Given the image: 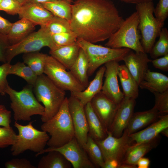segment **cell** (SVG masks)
<instances>
[{"label": "cell", "instance_id": "obj_1", "mask_svg": "<svg viewBox=\"0 0 168 168\" xmlns=\"http://www.w3.org/2000/svg\"><path fill=\"white\" fill-rule=\"evenodd\" d=\"M124 20L110 0H76L72 4V31L77 39L93 43L108 40Z\"/></svg>", "mask_w": 168, "mask_h": 168}, {"label": "cell", "instance_id": "obj_2", "mask_svg": "<svg viewBox=\"0 0 168 168\" xmlns=\"http://www.w3.org/2000/svg\"><path fill=\"white\" fill-rule=\"evenodd\" d=\"M41 128L50 136L47 144L49 147L62 146L75 137L67 97L58 112L50 119L44 122Z\"/></svg>", "mask_w": 168, "mask_h": 168}, {"label": "cell", "instance_id": "obj_3", "mask_svg": "<svg viewBox=\"0 0 168 168\" xmlns=\"http://www.w3.org/2000/svg\"><path fill=\"white\" fill-rule=\"evenodd\" d=\"M33 86L36 98L44 105V111L41 119L45 122L58 111L66 97L65 91L57 86L44 74L38 76Z\"/></svg>", "mask_w": 168, "mask_h": 168}, {"label": "cell", "instance_id": "obj_4", "mask_svg": "<svg viewBox=\"0 0 168 168\" xmlns=\"http://www.w3.org/2000/svg\"><path fill=\"white\" fill-rule=\"evenodd\" d=\"M33 86L28 84L20 91H17L8 85L5 93L9 96L10 107L14 113L16 121H30L31 117L44 114V108L38 101L33 92Z\"/></svg>", "mask_w": 168, "mask_h": 168}, {"label": "cell", "instance_id": "obj_5", "mask_svg": "<svg viewBox=\"0 0 168 168\" xmlns=\"http://www.w3.org/2000/svg\"><path fill=\"white\" fill-rule=\"evenodd\" d=\"M139 22L138 14L136 11L124 20L119 28L108 39L105 46L115 49L127 48L136 52H144L138 29Z\"/></svg>", "mask_w": 168, "mask_h": 168}, {"label": "cell", "instance_id": "obj_6", "mask_svg": "<svg viewBox=\"0 0 168 168\" xmlns=\"http://www.w3.org/2000/svg\"><path fill=\"white\" fill-rule=\"evenodd\" d=\"M33 123L30 121L23 125L17 121L15 122L14 125L17 129L18 134L10 149L13 156L19 155L28 150L37 154L44 149L50 137L46 132L35 128Z\"/></svg>", "mask_w": 168, "mask_h": 168}, {"label": "cell", "instance_id": "obj_7", "mask_svg": "<svg viewBox=\"0 0 168 168\" xmlns=\"http://www.w3.org/2000/svg\"><path fill=\"white\" fill-rule=\"evenodd\" d=\"M136 5L139 19L138 29L141 34V44L144 52L149 53L164 23L159 21L154 16L153 1Z\"/></svg>", "mask_w": 168, "mask_h": 168}, {"label": "cell", "instance_id": "obj_8", "mask_svg": "<svg viewBox=\"0 0 168 168\" xmlns=\"http://www.w3.org/2000/svg\"><path fill=\"white\" fill-rule=\"evenodd\" d=\"M77 42L85 53L88 60V77L91 76L99 68L112 61H123L131 50L127 48L113 49L77 39Z\"/></svg>", "mask_w": 168, "mask_h": 168}, {"label": "cell", "instance_id": "obj_9", "mask_svg": "<svg viewBox=\"0 0 168 168\" xmlns=\"http://www.w3.org/2000/svg\"><path fill=\"white\" fill-rule=\"evenodd\" d=\"M58 46L54 42L51 35L41 26L37 31L32 32L19 42L8 47L6 53L7 62L10 63L14 57L20 54L39 51L44 47L53 49Z\"/></svg>", "mask_w": 168, "mask_h": 168}, {"label": "cell", "instance_id": "obj_10", "mask_svg": "<svg viewBox=\"0 0 168 168\" xmlns=\"http://www.w3.org/2000/svg\"><path fill=\"white\" fill-rule=\"evenodd\" d=\"M51 56L48 55L44 73L61 89L71 92L81 91L85 88L76 79L70 71Z\"/></svg>", "mask_w": 168, "mask_h": 168}, {"label": "cell", "instance_id": "obj_11", "mask_svg": "<svg viewBox=\"0 0 168 168\" xmlns=\"http://www.w3.org/2000/svg\"><path fill=\"white\" fill-rule=\"evenodd\" d=\"M95 141L101 151L105 161L115 160L119 164L122 161L128 148L134 144L126 129L120 137H114L108 132L105 138Z\"/></svg>", "mask_w": 168, "mask_h": 168}, {"label": "cell", "instance_id": "obj_12", "mask_svg": "<svg viewBox=\"0 0 168 168\" xmlns=\"http://www.w3.org/2000/svg\"><path fill=\"white\" fill-rule=\"evenodd\" d=\"M53 150L61 153L70 162L74 168H96L75 137L60 147L53 148L49 147L44 149L40 152L36 154L35 156Z\"/></svg>", "mask_w": 168, "mask_h": 168}, {"label": "cell", "instance_id": "obj_13", "mask_svg": "<svg viewBox=\"0 0 168 168\" xmlns=\"http://www.w3.org/2000/svg\"><path fill=\"white\" fill-rule=\"evenodd\" d=\"M68 106L75 133V137L82 147L86 142L88 129L84 106L76 98L71 95L68 98Z\"/></svg>", "mask_w": 168, "mask_h": 168}, {"label": "cell", "instance_id": "obj_14", "mask_svg": "<svg viewBox=\"0 0 168 168\" xmlns=\"http://www.w3.org/2000/svg\"><path fill=\"white\" fill-rule=\"evenodd\" d=\"M135 99L124 97L118 107L108 132L116 137L121 136L134 113Z\"/></svg>", "mask_w": 168, "mask_h": 168}, {"label": "cell", "instance_id": "obj_15", "mask_svg": "<svg viewBox=\"0 0 168 168\" xmlns=\"http://www.w3.org/2000/svg\"><path fill=\"white\" fill-rule=\"evenodd\" d=\"M119 65V62L116 61H110L104 64L105 79L101 90L104 95L117 104L124 97L118 81V69Z\"/></svg>", "mask_w": 168, "mask_h": 168}, {"label": "cell", "instance_id": "obj_16", "mask_svg": "<svg viewBox=\"0 0 168 168\" xmlns=\"http://www.w3.org/2000/svg\"><path fill=\"white\" fill-rule=\"evenodd\" d=\"M92 108L108 132L116 111L118 105L101 91L90 102Z\"/></svg>", "mask_w": 168, "mask_h": 168}, {"label": "cell", "instance_id": "obj_17", "mask_svg": "<svg viewBox=\"0 0 168 168\" xmlns=\"http://www.w3.org/2000/svg\"><path fill=\"white\" fill-rule=\"evenodd\" d=\"M123 61L139 85L148 69V64L151 61L147 53L133 52L131 50L124 57Z\"/></svg>", "mask_w": 168, "mask_h": 168}, {"label": "cell", "instance_id": "obj_18", "mask_svg": "<svg viewBox=\"0 0 168 168\" xmlns=\"http://www.w3.org/2000/svg\"><path fill=\"white\" fill-rule=\"evenodd\" d=\"M20 19H26L35 26L46 25L54 16L41 4L28 2L21 6L18 13Z\"/></svg>", "mask_w": 168, "mask_h": 168}, {"label": "cell", "instance_id": "obj_19", "mask_svg": "<svg viewBox=\"0 0 168 168\" xmlns=\"http://www.w3.org/2000/svg\"><path fill=\"white\" fill-rule=\"evenodd\" d=\"M168 128V114L160 115L159 119L144 129L129 136L134 144L152 141L159 137L165 128Z\"/></svg>", "mask_w": 168, "mask_h": 168}, {"label": "cell", "instance_id": "obj_20", "mask_svg": "<svg viewBox=\"0 0 168 168\" xmlns=\"http://www.w3.org/2000/svg\"><path fill=\"white\" fill-rule=\"evenodd\" d=\"M105 70V66L100 67L93 79L84 90L71 92V95L77 99L84 106L90 102L92 99L101 90Z\"/></svg>", "mask_w": 168, "mask_h": 168}, {"label": "cell", "instance_id": "obj_21", "mask_svg": "<svg viewBox=\"0 0 168 168\" xmlns=\"http://www.w3.org/2000/svg\"><path fill=\"white\" fill-rule=\"evenodd\" d=\"M80 49L76 42L70 44L58 46L50 50L49 53L67 69L69 70L77 58Z\"/></svg>", "mask_w": 168, "mask_h": 168}, {"label": "cell", "instance_id": "obj_22", "mask_svg": "<svg viewBox=\"0 0 168 168\" xmlns=\"http://www.w3.org/2000/svg\"><path fill=\"white\" fill-rule=\"evenodd\" d=\"M160 115L157 111L153 108L147 110L134 112L125 129L130 135L157 120Z\"/></svg>", "mask_w": 168, "mask_h": 168}, {"label": "cell", "instance_id": "obj_23", "mask_svg": "<svg viewBox=\"0 0 168 168\" xmlns=\"http://www.w3.org/2000/svg\"><path fill=\"white\" fill-rule=\"evenodd\" d=\"M139 87L152 93L162 92L168 90V77L162 73L148 69Z\"/></svg>", "mask_w": 168, "mask_h": 168}, {"label": "cell", "instance_id": "obj_24", "mask_svg": "<svg viewBox=\"0 0 168 168\" xmlns=\"http://www.w3.org/2000/svg\"><path fill=\"white\" fill-rule=\"evenodd\" d=\"M84 110L88 127V135L95 141L104 139L107 137L108 132L93 110L90 102L85 105Z\"/></svg>", "mask_w": 168, "mask_h": 168}, {"label": "cell", "instance_id": "obj_25", "mask_svg": "<svg viewBox=\"0 0 168 168\" xmlns=\"http://www.w3.org/2000/svg\"><path fill=\"white\" fill-rule=\"evenodd\" d=\"M118 75L124 96L137 98L139 95V85L124 64L119 65Z\"/></svg>", "mask_w": 168, "mask_h": 168}, {"label": "cell", "instance_id": "obj_26", "mask_svg": "<svg viewBox=\"0 0 168 168\" xmlns=\"http://www.w3.org/2000/svg\"><path fill=\"white\" fill-rule=\"evenodd\" d=\"M35 26L29 21L23 18L12 23L8 33L6 35L10 45L19 42L33 32Z\"/></svg>", "mask_w": 168, "mask_h": 168}, {"label": "cell", "instance_id": "obj_27", "mask_svg": "<svg viewBox=\"0 0 168 168\" xmlns=\"http://www.w3.org/2000/svg\"><path fill=\"white\" fill-rule=\"evenodd\" d=\"M159 139L158 137L150 142L133 144L128 149L121 163L137 165V163L140 158L157 146Z\"/></svg>", "mask_w": 168, "mask_h": 168}, {"label": "cell", "instance_id": "obj_28", "mask_svg": "<svg viewBox=\"0 0 168 168\" xmlns=\"http://www.w3.org/2000/svg\"><path fill=\"white\" fill-rule=\"evenodd\" d=\"M88 62L84 51L80 48L76 60L69 71L78 82L85 88L89 84L88 71Z\"/></svg>", "mask_w": 168, "mask_h": 168}, {"label": "cell", "instance_id": "obj_29", "mask_svg": "<svg viewBox=\"0 0 168 168\" xmlns=\"http://www.w3.org/2000/svg\"><path fill=\"white\" fill-rule=\"evenodd\" d=\"M42 156L37 165L38 168H70L71 163L60 152L53 150Z\"/></svg>", "mask_w": 168, "mask_h": 168}, {"label": "cell", "instance_id": "obj_30", "mask_svg": "<svg viewBox=\"0 0 168 168\" xmlns=\"http://www.w3.org/2000/svg\"><path fill=\"white\" fill-rule=\"evenodd\" d=\"M53 16L70 22L72 15V5L65 0H59L42 4Z\"/></svg>", "mask_w": 168, "mask_h": 168}, {"label": "cell", "instance_id": "obj_31", "mask_svg": "<svg viewBox=\"0 0 168 168\" xmlns=\"http://www.w3.org/2000/svg\"><path fill=\"white\" fill-rule=\"evenodd\" d=\"M48 55L37 51L24 54L22 58L23 63L39 76L44 74L45 61Z\"/></svg>", "mask_w": 168, "mask_h": 168}, {"label": "cell", "instance_id": "obj_32", "mask_svg": "<svg viewBox=\"0 0 168 168\" xmlns=\"http://www.w3.org/2000/svg\"><path fill=\"white\" fill-rule=\"evenodd\" d=\"M82 147L95 167L103 168L105 161L101 151L96 141L89 135Z\"/></svg>", "mask_w": 168, "mask_h": 168}, {"label": "cell", "instance_id": "obj_33", "mask_svg": "<svg viewBox=\"0 0 168 168\" xmlns=\"http://www.w3.org/2000/svg\"><path fill=\"white\" fill-rule=\"evenodd\" d=\"M24 63L18 62L13 65H11L8 74H13L25 80L28 84L33 86L38 76L27 65Z\"/></svg>", "mask_w": 168, "mask_h": 168}, {"label": "cell", "instance_id": "obj_34", "mask_svg": "<svg viewBox=\"0 0 168 168\" xmlns=\"http://www.w3.org/2000/svg\"><path fill=\"white\" fill-rule=\"evenodd\" d=\"M159 39L154 44L149 53L154 59L168 54V30L163 27L159 35Z\"/></svg>", "mask_w": 168, "mask_h": 168}, {"label": "cell", "instance_id": "obj_35", "mask_svg": "<svg viewBox=\"0 0 168 168\" xmlns=\"http://www.w3.org/2000/svg\"><path fill=\"white\" fill-rule=\"evenodd\" d=\"M42 26L51 35L72 31L69 21L54 16L46 25Z\"/></svg>", "mask_w": 168, "mask_h": 168}, {"label": "cell", "instance_id": "obj_36", "mask_svg": "<svg viewBox=\"0 0 168 168\" xmlns=\"http://www.w3.org/2000/svg\"><path fill=\"white\" fill-rule=\"evenodd\" d=\"M16 136L11 127L0 126V149L13 145L16 140Z\"/></svg>", "mask_w": 168, "mask_h": 168}, {"label": "cell", "instance_id": "obj_37", "mask_svg": "<svg viewBox=\"0 0 168 168\" xmlns=\"http://www.w3.org/2000/svg\"><path fill=\"white\" fill-rule=\"evenodd\" d=\"M155 98V103L153 108L160 115L168 113V90L162 92L153 93Z\"/></svg>", "mask_w": 168, "mask_h": 168}, {"label": "cell", "instance_id": "obj_38", "mask_svg": "<svg viewBox=\"0 0 168 168\" xmlns=\"http://www.w3.org/2000/svg\"><path fill=\"white\" fill-rule=\"evenodd\" d=\"M52 39L57 46L70 44L77 41V38L72 31L51 35Z\"/></svg>", "mask_w": 168, "mask_h": 168}, {"label": "cell", "instance_id": "obj_39", "mask_svg": "<svg viewBox=\"0 0 168 168\" xmlns=\"http://www.w3.org/2000/svg\"><path fill=\"white\" fill-rule=\"evenodd\" d=\"M21 6L15 0H2L0 3V11L11 15L18 14Z\"/></svg>", "mask_w": 168, "mask_h": 168}, {"label": "cell", "instance_id": "obj_40", "mask_svg": "<svg viewBox=\"0 0 168 168\" xmlns=\"http://www.w3.org/2000/svg\"><path fill=\"white\" fill-rule=\"evenodd\" d=\"M154 14L157 20L164 23L168 16V0H159L154 8Z\"/></svg>", "mask_w": 168, "mask_h": 168}, {"label": "cell", "instance_id": "obj_41", "mask_svg": "<svg viewBox=\"0 0 168 168\" xmlns=\"http://www.w3.org/2000/svg\"><path fill=\"white\" fill-rule=\"evenodd\" d=\"M6 168H37L27 159L25 158H14L6 162Z\"/></svg>", "mask_w": 168, "mask_h": 168}, {"label": "cell", "instance_id": "obj_42", "mask_svg": "<svg viewBox=\"0 0 168 168\" xmlns=\"http://www.w3.org/2000/svg\"><path fill=\"white\" fill-rule=\"evenodd\" d=\"M10 65V63H6L0 66V94L2 96L6 94L5 90L8 85L7 78Z\"/></svg>", "mask_w": 168, "mask_h": 168}, {"label": "cell", "instance_id": "obj_43", "mask_svg": "<svg viewBox=\"0 0 168 168\" xmlns=\"http://www.w3.org/2000/svg\"><path fill=\"white\" fill-rule=\"evenodd\" d=\"M11 112L7 110L4 105H0V126L10 127Z\"/></svg>", "mask_w": 168, "mask_h": 168}, {"label": "cell", "instance_id": "obj_44", "mask_svg": "<svg viewBox=\"0 0 168 168\" xmlns=\"http://www.w3.org/2000/svg\"><path fill=\"white\" fill-rule=\"evenodd\" d=\"M10 45L6 35L0 34V62L7 63L6 53Z\"/></svg>", "mask_w": 168, "mask_h": 168}, {"label": "cell", "instance_id": "obj_45", "mask_svg": "<svg viewBox=\"0 0 168 168\" xmlns=\"http://www.w3.org/2000/svg\"><path fill=\"white\" fill-rule=\"evenodd\" d=\"M151 62L156 68L164 71H168V54L151 60Z\"/></svg>", "mask_w": 168, "mask_h": 168}, {"label": "cell", "instance_id": "obj_46", "mask_svg": "<svg viewBox=\"0 0 168 168\" xmlns=\"http://www.w3.org/2000/svg\"><path fill=\"white\" fill-rule=\"evenodd\" d=\"M12 23L0 15V34L7 35L11 28Z\"/></svg>", "mask_w": 168, "mask_h": 168}, {"label": "cell", "instance_id": "obj_47", "mask_svg": "<svg viewBox=\"0 0 168 168\" xmlns=\"http://www.w3.org/2000/svg\"><path fill=\"white\" fill-rule=\"evenodd\" d=\"M150 163L149 159L142 157L139 160L137 163V168H148L149 167Z\"/></svg>", "mask_w": 168, "mask_h": 168}, {"label": "cell", "instance_id": "obj_48", "mask_svg": "<svg viewBox=\"0 0 168 168\" xmlns=\"http://www.w3.org/2000/svg\"><path fill=\"white\" fill-rule=\"evenodd\" d=\"M119 163L115 160H110L105 161L103 168H118Z\"/></svg>", "mask_w": 168, "mask_h": 168}, {"label": "cell", "instance_id": "obj_49", "mask_svg": "<svg viewBox=\"0 0 168 168\" xmlns=\"http://www.w3.org/2000/svg\"><path fill=\"white\" fill-rule=\"evenodd\" d=\"M126 3L137 4L139 3L153 1V0H119Z\"/></svg>", "mask_w": 168, "mask_h": 168}, {"label": "cell", "instance_id": "obj_50", "mask_svg": "<svg viewBox=\"0 0 168 168\" xmlns=\"http://www.w3.org/2000/svg\"><path fill=\"white\" fill-rule=\"evenodd\" d=\"M137 165H132L126 163H121L120 164L118 168H137Z\"/></svg>", "mask_w": 168, "mask_h": 168}, {"label": "cell", "instance_id": "obj_51", "mask_svg": "<svg viewBox=\"0 0 168 168\" xmlns=\"http://www.w3.org/2000/svg\"><path fill=\"white\" fill-rule=\"evenodd\" d=\"M57 0H29V2H30L42 4L46 2H53Z\"/></svg>", "mask_w": 168, "mask_h": 168}, {"label": "cell", "instance_id": "obj_52", "mask_svg": "<svg viewBox=\"0 0 168 168\" xmlns=\"http://www.w3.org/2000/svg\"><path fill=\"white\" fill-rule=\"evenodd\" d=\"M161 133L166 137H168V128H166L163 130Z\"/></svg>", "mask_w": 168, "mask_h": 168}, {"label": "cell", "instance_id": "obj_53", "mask_svg": "<svg viewBox=\"0 0 168 168\" xmlns=\"http://www.w3.org/2000/svg\"><path fill=\"white\" fill-rule=\"evenodd\" d=\"M19 2L21 6L29 2V0H15Z\"/></svg>", "mask_w": 168, "mask_h": 168}, {"label": "cell", "instance_id": "obj_54", "mask_svg": "<svg viewBox=\"0 0 168 168\" xmlns=\"http://www.w3.org/2000/svg\"><path fill=\"white\" fill-rule=\"evenodd\" d=\"M66 0L69 3H71V2L72 1V0Z\"/></svg>", "mask_w": 168, "mask_h": 168}, {"label": "cell", "instance_id": "obj_55", "mask_svg": "<svg viewBox=\"0 0 168 168\" xmlns=\"http://www.w3.org/2000/svg\"><path fill=\"white\" fill-rule=\"evenodd\" d=\"M2 0H0V2H1V1Z\"/></svg>", "mask_w": 168, "mask_h": 168}]
</instances>
